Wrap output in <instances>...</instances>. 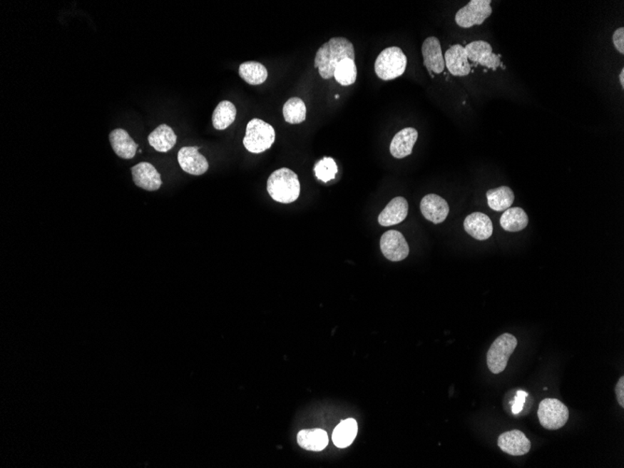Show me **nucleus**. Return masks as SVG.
I'll return each instance as SVG.
<instances>
[{
    "label": "nucleus",
    "instance_id": "4468645a",
    "mask_svg": "<svg viewBox=\"0 0 624 468\" xmlns=\"http://www.w3.org/2000/svg\"><path fill=\"white\" fill-rule=\"evenodd\" d=\"M132 177L135 185L146 191H158L162 185L161 176L152 164L140 163L131 168Z\"/></svg>",
    "mask_w": 624,
    "mask_h": 468
},
{
    "label": "nucleus",
    "instance_id": "f8f14e48",
    "mask_svg": "<svg viewBox=\"0 0 624 468\" xmlns=\"http://www.w3.org/2000/svg\"><path fill=\"white\" fill-rule=\"evenodd\" d=\"M424 64L432 76V72L436 74L442 73L445 68L444 56L442 54L441 45L438 38L429 37L425 39L421 46Z\"/></svg>",
    "mask_w": 624,
    "mask_h": 468
},
{
    "label": "nucleus",
    "instance_id": "dca6fc26",
    "mask_svg": "<svg viewBox=\"0 0 624 468\" xmlns=\"http://www.w3.org/2000/svg\"><path fill=\"white\" fill-rule=\"evenodd\" d=\"M466 233L477 240H486L493 232V223L489 216L482 213H473L464 222Z\"/></svg>",
    "mask_w": 624,
    "mask_h": 468
},
{
    "label": "nucleus",
    "instance_id": "9b49d317",
    "mask_svg": "<svg viewBox=\"0 0 624 468\" xmlns=\"http://www.w3.org/2000/svg\"><path fill=\"white\" fill-rule=\"evenodd\" d=\"M420 208L424 218L436 225L444 222L450 213L447 201L435 194L425 195L421 199Z\"/></svg>",
    "mask_w": 624,
    "mask_h": 468
},
{
    "label": "nucleus",
    "instance_id": "ddd939ff",
    "mask_svg": "<svg viewBox=\"0 0 624 468\" xmlns=\"http://www.w3.org/2000/svg\"><path fill=\"white\" fill-rule=\"evenodd\" d=\"M498 446L503 452L512 456H523L528 454L531 442L520 430H511L500 434Z\"/></svg>",
    "mask_w": 624,
    "mask_h": 468
},
{
    "label": "nucleus",
    "instance_id": "f03ea898",
    "mask_svg": "<svg viewBox=\"0 0 624 468\" xmlns=\"http://www.w3.org/2000/svg\"><path fill=\"white\" fill-rule=\"evenodd\" d=\"M267 189L273 200L282 204H290L300 198V183L294 171L282 168L270 175L267 180Z\"/></svg>",
    "mask_w": 624,
    "mask_h": 468
},
{
    "label": "nucleus",
    "instance_id": "473e14b6",
    "mask_svg": "<svg viewBox=\"0 0 624 468\" xmlns=\"http://www.w3.org/2000/svg\"><path fill=\"white\" fill-rule=\"evenodd\" d=\"M619 78H620V84H622V86L624 87V69L623 68L622 69V71H620V74Z\"/></svg>",
    "mask_w": 624,
    "mask_h": 468
},
{
    "label": "nucleus",
    "instance_id": "4be33fe9",
    "mask_svg": "<svg viewBox=\"0 0 624 468\" xmlns=\"http://www.w3.org/2000/svg\"><path fill=\"white\" fill-rule=\"evenodd\" d=\"M358 433L357 422L347 419L340 422L333 432V442L337 448L344 449L351 445Z\"/></svg>",
    "mask_w": 624,
    "mask_h": 468
},
{
    "label": "nucleus",
    "instance_id": "9d476101",
    "mask_svg": "<svg viewBox=\"0 0 624 468\" xmlns=\"http://www.w3.org/2000/svg\"><path fill=\"white\" fill-rule=\"evenodd\" d=\"M198 150H200L198 146L183 147L178 153V161L180 168L186 173L194 176H200L206 173L209 169V163L206 157L202 156Z\"/></svg>",
    "mask_w": 624,
    "mask_h": 468
},
{
    "label": "nucleus",
    "instance_id": "20e7f679",
    "mask_svg": "<svg viewBox=\"0 0 624 468\" xmlns=\"http://www.w3.org/2000/svg\"><path fill=\"white\" fill-rule=\"evenodd\" d=\"M406 64L408 59L399 47H389L377 57L375 72L382 81L394 80L402 76Z\"/></svg>",
    "mask_w": 624,
    "mask_h": 468
},
{
    "label": "nucleus",
    "instance_id": "2eb2a0df",
    "mask_svg": "<svg viewBox=\"0 0 624 468\" xmlns=\"http://www.w3.org/2000/svg\"><path fill=\"white\" fill-rule=\"evenodd\" d=\"M445 66L454 76H466L471 71V66L467 58L466 48L461 44H455L446 52Z\"/></svg>",
    "mask_w": 624,
    "mask_h": 468
},
{
    "label": "nucleus",
    "instance_id": "393cba45",
    "mask_svg": "<svg viewBox=\"0 0 624 468\" xmlns=\"http://www.w3.org/2000/svg\"><path fill=\"white\" fill-rule=\"evenodd\" d=\"M237 108L230 101L220 102L213 114V125L216 131H225L234 123Z\"/></svg>",
    "mask_w": 624,
    "mask_h": 468
},
{
    "label": "nucleus",
    "instance_id": "aec40b11",
    "mask_svg": "<svg viewBox=\"0 0 624 468\" xmlns=\"http://www.w3.org/2000/svg\"><path fill=\"white\" fill-rule=\"evenodd\" d=\"M150 146L159 153H168L177 143V136L168 125H160L148 137Z\"/></svg>",
    "mask_w": 624,
    "mask_h": 468
},
{
    "label": "nucleus",
    "instance_id": "bb28decb",
    "mask_svg": "<svg viewBox=\"0 0 624 468\" xmlns=\"http://www.w3.org/2000/svg\"><path fill=\"white\" fill-rule=\"evenodd\" d=\"M282 113L286 122L297 125L306 120V105L302 99L292 98L283 106Z\"/></svg>",
    "mask_w": 624,
    "mask_h": 468
},
{
    "label": "nucleus",
    "instance_id": "39448f33",
    "mask_svg": "<svg viewBox=\"0 0 624 468\" xmlns=\"http://www.w3.org/2000/svg\"><path fill=\"white\" fill-rule=\"evenodd\" d=\"M518 345L513 335L505 333L496 338L487 353V365L491 373L499 374L506 370L512 353Z\"/></svg>",
    "mask_w": 624,
    "mask_h": 468
},
{
    "label": "nucleus",
    "instance_id": "cd10ccee",
    "mask_svg": "<svg viewBox=\"0 0 624 468\" xmlns=\"http://www.w3.org/2000/svg\"><path fill=\"white\" fill-rule=\"evenodd\" d=\"M334 77L342 86L354 84L357 78V66L354 60L345 58L340 61L334 68Z\"/></svg>",
    "mask_w": 624,
    "mask_h": 468
},
{
    "label": "nucleus",
    "instance_id": "423d86ee",
    "mask_svg": "<svg viewBox=\"0 0 624 468\" xmlns=\"http://www.w3.org/2000/svg\"><path fill=\"white\" fill-rule=\"evenodd\" d=\"M538 416L545 429L557 430L565 427L569 410L565 404L554 398H546L539 404Z\"/></svg>",
    "mask_w": 624,
    "mask_h": 468
},
{
    "label": "nucleus",
    "instance_id": "412c9836",
    "mask_svg": "<svg viewBox=\"0 0 624 468\" xmlns=\"http://www.w3.org/2000/svg\"><path fill=\"white\" fill-rule=\"evenodd\" d=\"M297 442L307 451L321 452L327 448V433L322 429L302 430L297 434Z\"/></svg>",
    "mask_w": 624,
    "mask_h": 468
},
{
    "label": "nucleus",
    "instance_id": "2f4dec72",
    "mask_svg": "<svg viewBox=\"0 0 624 468\" xmlns=\"http://www.w3.org/2000/svg\"><path fill=\"white\" fill-rule=\"evenodd\" d=\"M616 397L620 407H624V377H622L616 385Z\"/></svg>",
    "mask_w": 624,
    "mask_h": 468
},
{
    "label": "nucleus",
    "instance_id": "a211bd4d",
    "mask_svg": "<svg viewBox=\"0 0 624 468\" xmlns=\"http://www.w3.org/2000/svg\"><path fill=\"white\" fill-rule=\"evenodd\" d=\"M418 140V131L415 128H404L392 140L390 152L394 158L402 159L411 156L413 147Z\"/></svg>",
    "mask_w": 624,
    "mask_h": 468
},
{
    "label": "nucleus",
    "instance_id": "1a4fd4ad",
    "mask_svg": "<svg viewBox=\"0 0 624 468\" xmlns=\"http://www.w3.org/2000/svg\"><path fill=\"white\" fill-rule=\"evenodd\" d=\"M466 52L467 58L477 65H481L487 68L496 69L501 66V56L494 54L489 42L476 41L467 44Z\"/></svg>",
    "mask_w": 624,
    "mask_h": 468
},
{
    "label": "nucleus",
    "instance_id": "c85d7f7f",
    "mask_svg": "<svg viewBox=\"0 0 624 468\" xmlns=\"http://www.w3.org/2000/svg\"><path fill=\"white\" fill-rule=\"evenodd\" d=\"M339 171L337 163L331 157H324L316 163L314 167L315 176L319 180L324 183L330 182L336 178V175Z\"/></svg>",
    "mask_w": 624,
    "mask_h": 468
},
{
    "label": "nucleus",
    "instance_id": "5701e85b",
    "mask_svg": "<svg viewBox=\"0 0 624 468\" xmlns=\"http://www.w3.org/2000/svg\"><path fill=\"white\" fill-rule=\"evenodd\" d=\"M529 219L526 211L521 208H509L505 210L500 218V225L506 231L518 232L528 225Z\"/></svg>",
    "mask_w": 624,
    "mask_h": 468
},
{
    "label": "nucleus",
    "instance_id": "7c9ffc66",
    "mask_svg": "<svg viewBox=\"0 0 624 468\" xmlns=\"http://www.w3.org/2000/svg\"><path fill=\"white\" fill-rule=\"evenodd\" d=\"M612 41H613V44L615 48H616L618 52L623 54H624V29L623 27H620L616 31L614 32L613 37H612Z\"/></svg>",
    "mask_w": 624,
    "mask_h": 468
},
{
    "label": "nucleus",
    "instance_id": "b1692460",
    "mask_svg": "<svg viewBox=\"0 0 624 468\" xmlns=\"http://www.w3.org/2000/svg\"><path fill=\"white\" fill-rule=\"evenodd\" d=\"M488 205L494 211H505L514 203L513 191L508 186L491 189L486 194Z\"/></svg>",
    "mask_w": 624,
    "mask_h": 468
},
{
    "label": "nucleus",
    "instance_id": "f3484780",
    "mask_svg": "<svg viewBox=\"0 0 624 468\" xmlns=\"http://www.w3.org/2000/svg\"><path fill=\"white\" fill-rule=\"evenodd\" d=\"M409 213V203L406 199L399 196L392 199L384 210L379 213V223L382 226L399 225L406 218Z\"/></svg>",
    "mask_w": 624,
    "mask_h": 468
},
{
    "label": "nucleus",
    "instance_id": "6ab92c4d",
    "mask_svg": "<svg viewBox=\"0 0 624 468\" xmlns=\"http://www.w3.org/2000/svg\"><path fill=\"white\" fill-rule=\"evenodd\" d=\"M110 143L114 153L121 158L132 159L137 153L138 144L123 129L117 128L111 132Z\"/></svg>",
    "mask_w": 624,
    "mask_h": 468
},
{
    "label": "nucleus",
    "instance_id": "6e6552de",
    "mask_svg": "<svg viewBox=\"0 0 624 468\" xmlns=\"http://www.w3.org/2000/svg\"><path fill=\"white\" fill-rule=\"evenodd\" d=\"M381 250L388 260L399 262L408 258L409 247L405 237L400 232H386L381 238Z\"/></svg>",
    "mask_w": 624,
    "mask_h": 468
},
{
    "label": "nucleus",
    "instance_id": "7ed1b4c3",
    "mask_svg": "<svg viewBox=\"0 0 624 468\" xmlns=\"http://www.w3.org/2000/svg\"><path fill=\"white\" fill-rule=\"evenodd\" d=\"M275 138V129L272 126L260 119H252L247 126L243 145L250 153H261L270 149Z\"/></svg>",
    "mask_w": 624,
    "mask_h": 468
},
{
    "label": "nucleus",
    "instance_id": "0eeeda50",
    "mask_svg": "<svg viewBox=\"0 0 624 468\" xmlns=\"http://www.w3.org/2000/svg\"><path fill=\"white\" fill-rule=\"evenodd\" d=\"M491 0H471L455 15V22L462 29L481 26L493 14Z\"/></svg>",
    "mask_w": 624,
    "mask_h": 468
},
{
    "label": "nucleus",
    "instance_id": "c756f323",
    "mask_svg": "<svg viewBox=\"0 0 624 468\" xmlns=\"http://www.w3.org/2000/svg\"><path fill=\"white\" fill-rule=\"evenodd\" d=\"M527 397H528V394L526 392L518 391L516 398H515L514 403L512 405V412H513V414H518L523 410Z\"/></svg>",
    "mask_w": 624,
    "mask_h": 468
},
{
    "label": "nucleus",
    "instance_id": "a878e982",
    "mask_svg": "<svg viewBox=\"0 0 624 468\" xmlns=\"http://www.w3.org/2000/svg\"><path fill=\"white\" fill-rule=\"evenodd\" d=\"M239 73L240 78L251 86H260L267 81L268 76L266 66L255 61L242 63L240 66Z\"/></svg>",
    "mask_w": 624,
    "mask_h": 468
},
{
    "label": "nucleus",
    "instance_id": "f257e3e1",
    "mask_svg": "<svg viewBox=\"0 0 624 468\" xmlns=\"http://www.w3.org/2000/svg\"><path fill=\"white\" fill-rule=\"evenodd\" d=\"M354 60V46L348 39L337 37L329 39L316 53L314 66L324 80L334 77V68L343 59Z\"/></svg>",
    "mask_w": 624,
    "mask_h": 468
}]
</instances>
